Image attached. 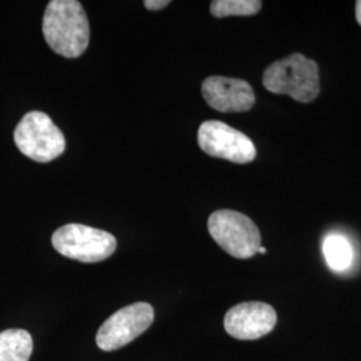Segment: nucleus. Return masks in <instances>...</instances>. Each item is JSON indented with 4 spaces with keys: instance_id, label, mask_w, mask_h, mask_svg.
I'll return each instance as SVG.
<instances>
[{
    "instance_id": "obj_1",
    "label": "nucleus",
    "mask_w": 361,
    "mask_h": 361,
    "mask_svg": "<svg viewBox=\"0 0 361 361\" xmlns=\"http://www.w3.org/2000/svg\"><path fill=\"white\" fill-rule=\"evenodd\" d=\"M43 35L54 51L74 59L90 42L87 13L77 0H51L43 16Z\"/></svg>"
},
{
    "instance_id": "obj_2",
    "label": "nucleus",
    "mask_w": 361,
    "mask_h": 361,
    "mask_svg": "<svg viewBox=\"0 0 361 361\" xmlns=\"http://www.w3.org/2000/svg\"><path fill=\"white\" fill-rule=\"evenodd\" d=\"M262 83L273 94L289 95L297 102L310 104L320 92L319 66L296 52L271 63L264 73Z\"/></svg>"
},
{
    "instance_id": "obj_3",
    "label": "nucleus",
    "mask_w": 361,
    "mask_h": 361,
    "mask_svg": "<svg viewBox=\"0 0 361 361\" xmlns=\"http://www.w3.org/2000/svg\"><path fill=\"white\" fill-rule=\"evenodd\" d=\"M13 141L23 154L37 162H50L65 153V135L42 111H30L13 131Z\"/></svg>"
},
{
    "instance_id": "obj_4",
    "label": "nucleus",
    "mask_w": 361,
    "mask_h": 361,
    "mask_svg": "<svg viewBox=\"0 0 361 361\" xmlns=\"http://www.w3.org/2000/svg\"><path fill=\"white\" fill-rule=\"evenodd\" d=\"M207 229L213 240L233 257H253L261 246L257 225L245 214L221 209L207 219Z\"/></svg>"
},
{
    "instance_id": "obj_5",
    "label": "nucleus",
    "mask_w": 361,
    "mask_h": 361,
    "mask_svg": "<svg viewBox=\"0 0 361 361\" xmlns=\"http://www.w3.org/2000/svg\"><path fill=\"white\" fill-rule=\"evenodd\" d=\"M51 243L62 256L86 264L104 261L113 256L116 249L113 234L82 224H67L56 229Z\"/></svg>"
},
{
    "instance_id": "obj_6",
    "label": "nucleus",
    "mask_w": 361,
    "mask_h": 361,
    "mask_svg": "<svg viewBox=\"0 0 361 361\" xmlns=\"http://www.w3.org/2000/svg\"><path fill=\"white\" fill-rule=\"evenodd\" d=\"M154 322V310L147 302H135L116 310L99 328L97 345L111 352L128 345Z\"/></svg>"
},
{
    "instance_id": "obj_7",
    "label": "nucleus",
    "mask_w": 361,
    "mask_h": 361,
    "mask_svg": "<svg viewBox=\"0 0 361 361\" xmlns=\"http://www.w3.org/2000/svg\"><path fill=\"white\" fill-rule=\"evenodd\" d=\"M198 145L210 157L234 164H249L256 159L257 150L244 133L221 121H207L198 129Z\"/></svg>"
},
{
    "instance_id": "obj_8",
    "label": "nucleus",
    "mask_w": 361,
    "mask_h": 361,
    "mask_svg": "<svg viewBox=\"0 0 361 361\" xmlns=\"http://www.w3.org/2000/svg\"><path fill=\"white\" fill-rule=\"evenodd\" d=\"M277 324V313L269 304L252 301L234 305L225 314L224 326L237 340H257Z\"/></svg>"
},
{
    "instance_id": "obj_9",
    "label": "nucleus",
    "mask_w": 361,
    "mask_h": 361,
    "mask_svg": "<svg viewBox=\"0 0 361 361\" xmlns=\"http://www.w3.org/2000/svg\"><path fill=\"white\" fill-rule=\"evenodd\" d=\"M202 95L212 109L221 113H244L256 102L252 86L235 78H207L202 83Z\"/></svg>"
},
{
    "instance_id": "obj_10",
    "label": "nucleus",
    "mask_w": 361,
    "mask_h": 361,
    "mask_svg": "<svg viewBox=\"0 0 361 361\" xmlns=\"http://www.w3.org/2000/svg\"><path fill=\"white\" fill-rule=\"evenodd\" d=\"M32 337L25 329H7L0 334V361H28Z\"/></svg>"
},
{
    "instance_id": "obj_11",
    "label": "nucleus",
    "mask_w": 361,
    "mask_h": 361,
    "mask_svg": "<svg viewBox=\"0 0 361 361\" xmlns=\"http://www.w3.org/2000/svg\"><path fill=\"white\" fill-rule=\"evenodd\" d=\"M323 252L328 267L335 271L348 269L353 259V249L341 234H329L324 240Z\"/></svg>"
},
{
    "instance_id": "obj_12",
    "label": "nucleus",
    "mask_w": 361,
    "mask_h": 361,
    "mask_svg": "<svg viewBox=\"0 0 361 361\" xmlns=\"http://www.w3.org/2000/svg\"><path fill=\"white\" fill-rule=\"evenodd\" d=\"M262 7L259 0H214L210 3V13L216 18L252 16Z\"/></svg>"
},
{
    "instance_id": "obj_13",
    "label": "nucleus",
    "mask_w": 361,
    "mask_h": 361,
    "mask_svg": "<svg viewBox=\"0 0 361 361\" xmlns=\"http://www.w3.org/2000/svg\"><path fill=\"white\" fill-rule=\"evenodd\" d=\"M169 4H170L169 0H146V1H143V6L152 11L162 10V8L168 7Z\"/></svg>"
},
{
    "instance_id": "obj_14",
    "label": "nucleus",
    "mask_w": 361,
    "mask_h": 361,
    "mask_svg": "<svg viewBox=\"0 0 361 361\" xmlns=\"http://www.w3.org/2000/svg\"><path fill=\"white\" fill-rule=\"evenodd\" d=\"M356 19L361 26V0L356 1Z\"/></svg>"
},
{
    "instance_id": "obj_15",
    "label": "nucleus",
    "mask_w": 361,
    "mask_h": 361,
    "mask_svg": "<svg viewBox=\"0 0 361 361\" xmlns=\"http://www.w3.org/2000/svg\"><path fill=\"white\" fill-rule=\"evenodd\" d=\"M258 253H261V255H265V253H267V247H264V246H259V249H258Z\"/></svg>"
}]
</instances>
